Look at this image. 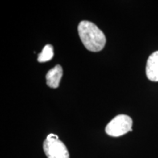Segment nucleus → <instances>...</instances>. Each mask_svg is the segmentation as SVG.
<instances>
[{"label":"nucleus","mask_w":158,"mask_h":158,"mask_svg":"<svg viewBox=\"0 0 158 158\" xmlns=\"http://www.w3.org/2000/svg\"><path fill=\"white\" fill-rule=\"evenodd\" d=\"M78 31L81 40L87 50L98 52L103 49L106 43V37L94 23L88 21H81Z\"/></svg>","instance_id":"nucleus-1"},{"label":"nucleus","mask_w":158,"mask_h":158,"mask_svg":"<svg viewBox=\"0 0 158 158\" xmlns=\"http://www.w3.org/2000/svg\"><path fill=\"white\" fill-rule=\"evenodd\" d=\"M43 150L48 158H70L68 148L55 134L47 136L43 142Z\"/></svg>","instance_id":"nucleus-2"},{"label":"nucleus","mask_w":158,"mask_h":158,"mask_svg":"<svg viewBox=\"0 0 158 158\" xmlns=\"http://www.w3.org/2000/svg\"><path fill=\"white\" fill-rule=\"evenodd\" d=\"M133 119L125 114H120L107 124L106 127V133L112 137H119L133 131Z\"/></svg>","instance_id":"nucleus-3"},{"label":"nucleus","mask_w":158,"mask_h":158,"mask_svg":"<svg viewBox=\"0 0 158 158\" xmlns=\"http://www.w3.org/2000/svg\"><path fill=\"white\" fill-rule=\"evenodd\" d=\"M146 74L149 80L158 81V51L150 55L146 67Z\"/></svg>","instance_id":"nucleus-4"},{"label":"nucleus","mask_w":158,"mask_h":158,"mask_svg":"<svg viewBox=\"0 0 158 158\" xmlns=\"http://www.w3.org/2000/svg\"><path fill=\"white\" fill-rule=\"evenodd\" d=\"M63 75L62 68L60 65H56L54 68H52L47 73L46 76V84L50 88L56 89L59 87V83L62 79Z\"/></svg>","instance_id":"nucleus-5"},{"label":"nucleus","mask_w":158,"mask_h":158,"mask_svg":"<svg viewBox=\"0 0 158 158\" xmlns=\"http://www.w3.org/2000/svg\"><path fill=\"white\" fill-rule=\"evenodd\" d=\"M54 56V48L50 44L46 45L43 48L42 52L40 53L37 57V61L39 62H45L50 61Z\"/></svg>","instance_id":"nucleus-6"}]
</instances>
